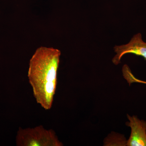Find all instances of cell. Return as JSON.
<instances>
[{"mask_svg": "<svg viewBox=\"0 0 146 146\" xmlns=\"http://www.w3.org/2000/svg\"><path fill=\"white\" fill-rule=\"evenodd\" d=\"M18 146H62L63 144L52 129L40 125L33 128L18 129L16 136Z\"/></svg>", "mask_w": 146, "mask_h": 146, "instance_id": "obj_2", "label": "cell"}, {"mask_svg": "<svg viewBox=\"0 0 146 146\" xmlns=\"http://www.w3.org/2000/svg\"><path fill=\"white\" fill-rule=\"evenodd\" d=\"M139 82H141V83H146V82H145L141 81V80H140V81H139Z\"/></svg>", "mask_w": 146, "mask_h": 146, "instance_id": "obj_5", "label": "cell"}, {"mask_svg": "<svg viewBox=\"0 0 146 146\" xmlns=\"http://www.w3.org/2000/svg\"><path fill=\"white\" fill-rule=\"evenodd\" d=\"M60 54L57 49L41 46L36 50L29 63L28 78L33 96L45 110L52 107Z\"/></svg>", "mask_w": 146, "mask_h": 146, "instance_id": "obj_1", "label": "cell"}, {"mask_svg": "<svg viewBox=\"0 0 146 146\" xmlns=\"http://www.w3.org/2000/svg\"><path fill=\"white\" fill-rule=\"evenodd\" d=\"M114 49L116 55L112 61L115 65L119 64L121 58L127 54H133L142 56L146 60V43L142 40L141 33L134 35L127 44L116 46Z\"/></svg>", "mask_w": 146, "mask_h": 146, "instance_id": "obj_3", "label": "cell"}, {"mask_svg": "<svg viewBox=\"0 0 146 146\" xmlns=\"http://www.w3.org/2000/svg\"><path fill=\"white\" fill-rule=\"evenodd\" d=\"M129 121L126 125L131 128L130 137L126 143L128 146H146V121L137 116L127 115Z\"/></svg>", "mask_w": 146, "mask_h": 146, "instance_id": "obj_4", "label": "cell"}]
</instances>
